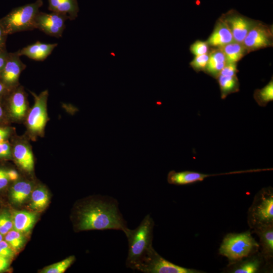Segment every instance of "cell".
Here are the masks:
<instances>
[{"label":"cell","mask_w":273,"mask_h":273,"mask_svg":"<svg viewBox=\"0 0 273 273\" xmlns=\"http://www.w3.org/2000/svg\"><path fill=\"white\" fill-rule=\"evenodd\" d=\"M49 202L48 191L43 188H39L31 193L30 207L36 210L44 209Z\"/></svg>","instance_id":"obj_24"},{"label":"cell","mask_w":273,"mask_h":273,"mask_svg":"<svg viewBox=\"0 0 273 273\" xmlns=\"http://www.w3.org/2000/svg\"><path fill=\"white\" fill-rule=\"evenodd\" d=\"M247 221L255 229L273 224V192L270 187L260 190L248 211Z\"/></svg>","instance_id":"obj_4"},{"label":"cell","mask_w":273,"mask_h":273,"mask_svg":"<svg viewBox=\"0 0 273 273\" xmlns=\"http://www.w3.org/2000/svg\"><path fill=\"white\" fill-rule=\"evenodd\" d=\"M3 235H2V234H0V242H1L2 240H3Z\"/></svg>","instance_id":"obj_43"},{"label":"cell","mask_w":273,"mask_h":273,"mask_svg":"<svg viewBox=\"0 0 273 273\" xmlns=\"http://www.w3.org/2000/svg\"><path fill=\"white\" fill-rule=\"evenodd\" d=\"M154 226L153 218L147 214L136 229H128L124 233L128 240L127 267L136 270L155 250L153 247Z\"/></svg>","instance_id":"obj_2"},{"label":"cell","mask_w":273,"mask_h":273,"mask_svg":"<svg viewBox=\"0 0 273 273\" xmlns=\"http://www.w3.org/2000/svg\"><path fill=\"white\" fill-rule=\"evenodd\" d=\"M217 77L222 99L231 93L238 91L239 82L236 76L218 75Z\"/></svg>","instance_id":"obj_23"},{"label":"cell","mask_w":273,"mask_h":273,"mask_svg":"<svg viewBox=\"0 0 273 273\" xmlns=\"http://www.w3.org/2000/svg\"><path fill=\"white\" fill-rule=\"evenodd\" d=\"M67 19H69L67 16L61 14L39 11L35 20V29H39L47 35L60 38L62 37L66 27L65 21Z\"/></svg>","instance_id":"obj_8"},{"label":"cell","mask_w":273,"mask_h":273,"mask_svg":"<svg viewBox=\"0 0 273 273\" xmlns=\"http://www.w3.org/2000/svg\"><path fill=\"white\" fill-rule=\"evenodd\" d=\"M8 34L0 22V51L7 50L6 42Z\"/></svg>","instance_id":"obj_35"},{"label":"cell","mask_w":273,"mask_h":273,"mask_svg":"<svg viewBox=\"0 0 273 273\" xmlns=\"http://www.w3.org/2000/svg\"><path fill=\"white\" fill-rule=\"evenodd\" d=\"M10 90L11 89L0 80V100L5 98Z\"/></svg>","instance_id":"obj_39"},{"label":"cell","mask_w":273,"mask_h":273,"mask_svg":"<svg viewBox=\"0 0 273 273\" xmlns=\"http://www.w3.org/2000/svg\"><path fill=\"white\" fill-rule=\"evenodd\" d=\"M138 270L145 273H198L199 270L181 267L168 261L154 250L141 264Z\"/></svg>","instance_id":"obj_7"},{"label":"cell","mask_w":273,"mask_h":273,"mask_svg":"<svg viewBox=\"0 0 273 273\" xmlns=\"http://www.w3.org/2000/svg\"><path fill=\"white\" fill-rule=\"evenodd\" d=\"M14 249L6 241L0 242V255L7 258H11L14 255Z\"/></svg>","instance_id":"obj_34"},{"label":"cell","mask_w":273,"mask_h":273,"mask_svg":"<svg viewBox=\"0 0 273 273\" xmlns=\"http://www.w3.org/2000/svg\"><path fill=\"white\" fill-rule=\"evenodd\" d=\"M13 230L22 233L31 230L35 224L37 216L34 212L26 211H15L12 214Z\"/></svg>","instance_id":"obj_19"},{"label":"cell","mask_w":273,"mask_h":273,"mask_svg":"<svg viewBox=\"0 0 273 273\" xmlns=\"http://www.w3.org/2000/svg\"><path fill=\"white\" fill-rule=\"evenodd\" d=\"M233 41V36L229 26L223 18H220L209 37L207 43L212 47L221 48Z\"/></svg>","instance_id":"obj_15"},{"label":"cell","mask_w":273,"mask_h":273,"mask_svg":"<svg viewBox=\"0 0 273 273\" xmlns=\"http://www.w3.org/2000/svg\"><path fill=\"white\" fill-rule=\"evenodd\" d=\"M220 50L224 55L226 63H236L244 56L247 50L243 43L235 41L220 48Z\"/></svg>","instance_id":"obj_21"},{"label":"cell","mask_w":273,"mask_h":273,"mask_svg":"<svg viewBox=\"0 0 273 273\" xmlns=\"http://www.w3.org/2000/svg\"><path fill=\"white\" fill-rule=\"evenodd\" d=\"M26 68V65L21 60L17 51L9 52L7 62L0 73V80L12 90L19 85L20 74Z\"/></svg>","instance_id":"obj_9"},{"label":"cell","mask_w":273,"mask_h":273,"mask_svg":"<svg viewBox=\"0 0 273 273\" xmlns=\"http://www.w3.org/2000/svg\"><path fill=\"white\" fill-rule=\"evenodd\" d=\"M5 98L8 101L10 117L15 120H23L28 107L27 94L23 87L19 85L12 89Z\"/></svg>","instance_id":"obj_10"},{"label":"cell","mask_w":273,"mask_h":273,"mask_svg":"<svg viewBox=\"0 0 273 273\" xmlns=\"http://www.w3.org/2000/svg\"><path fill=\"white\" fill-rule=\"evenodd\" d=\"M77 214L79 231L116 230L125 233L128 229L118 208V202L109 196L88 202L81 207Z\"/></svg>","instance_id":"obj_1"},{"label":"cell","mask_w":273,"mask_h":273,"mask_svg":"<svg viewBox=\"0 0 273 273\" xmlns=\"http://www.w3.org/2000/svg\"><path fill=\"white\" fill-rule=\"evenodd\" d=\"M222 18L229 26L234 41L242 43L253 27L251 21L234 10L229 11Z\"/></svg>","instance_id":"obj_11"},{"label":"cell","mask_w":273,"mask_h":273,"mask_svg":"<svg viewBox=\"0 0 273 273\" xmlns=\"http://www.w3.org/2000/svg\"><path fill=\"white\" fill-rule=\"evenodd\" d=\"M74 260L75 257L70 256L63 260L46 267L41 272L42 273H62L71 265Z\"/></svg>","instance_id":"obj_27"},{"label":"cell","mask_w":273,"mask_h":273,"mask_svg":"<svg viewBox=\"0 0 273 273\" xmlns=\"http://www.w3.org/2000/svg\"><path fill=\"white\" fill-rule=\"evenodd\" d=\"M260 261L258 259L253 258L241 263L232 272L253 273L256 272L260 266Z\"/></svg>","instance_id":"obj_28"},{"label":"cell","mask_w":273,"mask_h":273,"mask_svg":"<svg viewBox=\"0 0 273 273\" xmlns=\"http://www.w3.org/2000/svg\"><path fill=\"white\" fill-rule=\"evenodd\" d=\"M48 9L67 16L70 20L75 19L79 11L77 0H48Z\"/></svg>","instance_id":"obj_17"},{"label":"cell","mask_w":273,"mask_h":273,"mask_svg":"<svg viewBox=\"0 0 273 273\" xmlns=\"http://www.w3.org/2000/svg\"><path fill=\"white\" fill-rule=\"evenodd\" d=\"M57 46L58 43H46L37 41L17 52L20 57L24 56L35 61H43L52 54Z\"/></svg>","instance_id":"obj_14"},{"label":"cell","mask_w":273,"mask_h":273,"mask_svg":"<svg viewBox=\"0 0 273 273\" xmlns=\"http://www.w3.org/2000/svg\"><path fill=\"white\" fill-rule=\"evenodd\" d=\"M254 98L257 104L262 107L273 100V81L271 79L263 88L255 90Z\"/></svg>","instance_id":"obj_25"},{"label":"cell","mask_w":273,"mask_h":273,"mask_svg":"<svg viewBox=\"0 0 273 273\" xmlns=\"http://www.w3.org/2000/svg\"><path fill=\"white\" fill-rule=\"evenodd\" d=\"M12 155V148L10 144L7 141L0 143V158L8 159L11 158Z\"/></svg>","instance_id":"obj_33"},{"label":"cell","mask_w":273,"mask_h":273,"mask_svg":"<svg viewBox=\"0 0 273 273\" xmlns=\"http://www.w3.org/2000/svg\"><path fill=\"white\" fill-rule=\"evenodd\" d=\"M224 174H207L190 171L176 172L171 170L167 175V181L170 184L184 185L202 181L209 176Z\"/></svg>","instance_id":"obj_16"},{"label":"cell","mask_w":273,"mask_h":273,"mask_svg":"<svg viewBox=\"0 0 273 273\" xmlns=\"http://www.w3.org/2000/svg\"><path fill=\"white\" fill-rule=\"evenodd\" d=\"M7 174L9 180L14 181L18 178V173L14 170H10L7 171Z\"/></svg>","instance_id":"obj_41"},{"label":"cell","mask_w":273,"mask_h":273,"mask_svg":"<svg viewBox=\"0 0 273 273\" xmlns=\"http://www.w3.org/2000/svg\"><path fill=\"white\" fill-rule=\"evenodd\" d=\"M237 71L236 63H226L218 75L236 76Z\"/></svg>","instance_id":"obj_32"},{"label":"cell","mask_w":273,"mask_h":273,"mask_svg":"<svg viewBox=\"0 0 273 273\" xmlns=\"http://www.w3.org/2000/svg\"><path fill=\"white\" fill-rule=\"evenodd\" d=\"M4 115V112L3 107L0 103V121L3 119Z\"/></svg>","instance_id":"obj_42"},{"label":"cell","mask_w":273,"mask_h":273,"mask_svg":"<svg viewBox=\"0 0 273 273\" xmlns=\"http://www.w3.org/2000/svg\"><path fill=\"white\" fill-rule=\"evenodd\" d=\"M5 241L15 250L20 249L25 243V238L22 233L14 230L9 231L5 237Z\"/></svg>","instance_id":"obj_26"},{"label":"cell","mask_w":273,"mask_h":273,"mask_svg":"<svg viewBox=\"0 0 273 273\" xmlns=\"http://www.w3.org/2000/svg\"><path fill=\"white\" fill-rule=\"evenodd\" d=\"M9 53L7 50L0 51V73L7 62Z\"/></svg>","instance_id":"obj_38"},{"label":"cell","mask_w":273,"mask_h":273,"mask_svg":"<svg viewBox=\"0 0 273 273\" xmlns=\"http://www.w3.org/2000/svg\"><path fill=\"white\" fill-rule=\"evenodd\" d=\"M12 129L9 127L0 126V143L6 141L10 136Z\"/></svg>","instance_id":"obj_37"},{"label":"cell","mask_w":273,"mask_h":273,"mask_svg":"<svg viewBox=\"0 0 273 273\" xmlns=\"http://www.w3.org/2000/svg\"><path fill=\"white\" fill-rule=\"evenodd\" d=\"M258 247L249 232L230 234L224 238L219 253L231 261H238L248 256Z\"/></svg>","instance_id":"obj_5"},{"label":"cell","mask_w":273,"mask_h":273,"mask_svg":"<svg viewBox=\"0 0 273 273\" xmlns=\"http://www.w3.org/2000/svg\"><path fill=\"white\" fill-rule=\"evenodd\" d=\"M208 59L209 55L207 54L196 56L194 60L190 63V65L195 70H205Z\"/></svg>","instance_id":"obj_30"},{"label":"cell","mask_w":273,"mask_h":273,"mask_svg":"<svg viewBox=\"0 0 273 273\" xmlns=\"http://www.w3.org/2000/svg\"><path fill=\"white\" fill-rule=\"evenodd\" d=\"M9 265V258L0 255V272L6 270Z\"/></svg>","instance_id":"obj_40"},{"label":"cell","mask_w":273,"mask_h":273,"mask_svg":"<svg viewBox=\"0 0 273 273\" xmlns=\"http://www.w3.org/2000/svg\"><path fill=\"white\" fill-rule=\"evenodd\" d=\"M31 185L26 181H20L16 183L11 190V198L12 201L17 204L23 203L31 192Z\"/></svg>","instance_id":"obj_22"},{"label":"cell","mask_w":273,"mask_h":273,"mask_svg":"<svg viewBox=\"0 0 273 273\" xmlns=\"http://www.w3.org/2000/svg\"><path fill=\"white\" fill-rule=\"evenodd\" d=\"M253 230L259 238L263 257L267 261L270 260L273 256V224Z\"/></svg>","instance_id":"obj_18"},{"label":"cell","mask_w":273,"mask_h":273,"mask_svg":"<svg viewBox=\"0 0 273 273\" xmlns=\"http://www.w3.org/2000/svg\"><path fill=\"white\" fill-rule=\"evenodd\" d=\"M191 52L195 56L206 54L208 51V46L206 42L198 40L190 47Z\"/></svg>","instance_id":"obj_31"},{"label":"cell","mask_w":273,"mask_h":273,"mask_svg":"<svg viewBox=\"0 0 273 273\" xmlns=\"http://www.w3.org/2000/svg\"><path fill=\"white\" fill-rule=\"evenodd\" d=\"M272 33L266 26H253L243 41L246 50H256L270 46L271 43Z\"/></svg>","instance_id":"obj_12"},{"label":"cell","mask_w":273,"mask_h":273,"mask_svg":"<svg viewBox=\"0 0 273 273\" xmlns=\"http://www.w3.org/2000/svg\"><path fill=\"white\" fill-rule=\"evenodd\" d=\"M225 64V58L222 51H215L209 56L205 70L211 76L217 77Z\"/></svg>","instance_id":"obj_20"},{"label":"cell","mask_w":273,"mask_h":273,"mask_svg":"<svg viewBox=\"0 0 273 273\" xmlns=\"http://www.w3.org/2000/svg\"><path fill=\"white\" fill-rule=\"evenodd\" d=\"M12 154L17 164L26 171L34 169V156L29 145L24 141L16 143L12 148Z\"/></svg>","instance_id":"obj_13"},{"label":"cell","mask_w":273,"mask_h":273,"mask_svg":"<svg viewBox=\"0 0 273 273\" xmlns=\"http://www.w3.org/2000/svg\"><path fill=\"white\" fill-rule=\"evenodd\" d=\"M31 93L34 102L27 114L26 124L29 133L34 139L42 135L48 121L47 101L49 92L47 89L39 95Z\"/></svg>","instance_id":"obj_6"},{"label":"cell","mask_w":273,"mask_h":273,"mask_svg":"<svg viewBox=\"0 0 273 273\" xmlns=\"http://www.w3.org/2000/svg\"><path fill=\"white\" fill-rule=\"evenodd\" d=\"M42 5V0H36L14 8L1 18L0 22L8 35L35 29V18Z\"/></svg>","instance_id":"obj_3"},{"label":"cell","mask_w":273,"mask_h":273,"mask_svg":"<svg viewBox=\"0 0 273 273\" xmlns=\"http://www.w3.org/2000/svg\"><path fill=\"white\" fill-rule=\"evenodd\" d=\"M13 227L12 215L7 211H4L0 214V234L5 235Z\"/></svg>","instance_id":"obj_29"},{"label":"cell","mask_w":273,"mask_h":273,"mask_svg":"<svg viewBox=\"0 0 273 273\" xmlns=\"http://www.w3.org/2000/svg\"><path fill=\"white\" fill-rule=\"evenodd\" d=\"M9 180L7 171L3 168H0V190L5 188Z\"/></svg>","instance_id":"obj_36"}]
</instances>
